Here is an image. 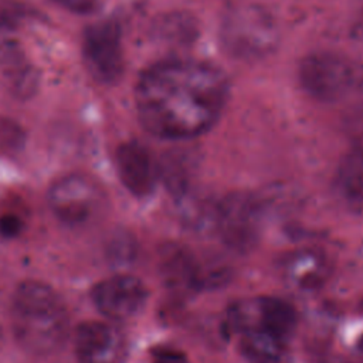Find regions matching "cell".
<instances>
[{
    "mask_svg": "<svg viewBox=\"0 0 363 363\" xmlns=\"http://www.w3.org/2000/svg\"><path fill=\"white\" fill-rule=\"evenodd\" d=\"M228 98V81L216 65L184 58L147 68L136 85L140 123L163 139H189L208 130Z\"/></svg>",
    "mask_w": 363,
    "mask_h": 363,
    "instance_id": "6da1fadb",
    "label": "cell"
},
{
    "mask_svg": "<svg viewBox=\"0 0 363 363\" xmlns=\"http://www.w3.org/2000/svg\"><path fill=\"white\" fill-rule=\"evenodd\" d=\"M13 328L17 340L28 352H54L67 336V308L48 285L26 281L13 296Z\"/></svg>",
    "mask_w": 363,
    "mask_h": 363,
    "instance_id": "7a4b0ae2",
    "label": "cell"
},
{
    "mask_svg": "<svg viewBox=\"0 0 363 363\" xmlns=\"http://www.w3.org/2000/svg\"><path fill=\"white\" fill-rule=\"evenodd\" d=\"M220 41L225 52L237 60L265 58L279 43L278 21L259 4H237L221 20Z\"/></svg>",
    "mask_w": 363,
    "mask_h": 363,
    "instance_id": "3957f363",
    "label": "cell"
},
{
    "mask_svg": "<svg viewBox=\"0 0 363 363\" xmlns=\"http://www.w3.org/2000/svg\"><path fill=\"white\" fill-rule=\"evenodd\" d=\"M298 75L303 91L322 102H333L346 96L359 81L354 65L346 57L329 51L305 57L299 64Z\"/></svg>",
    "mask_w": 363,
    "mask_h": 363,
    "instance_id": "277c9868",
    "label": "cell"
},
{
    "mask_svg": "<svg viewBox=\"0 0 363 363\" xmlns=\"http://www.w3.org/2000/svg\"><path fill=\"white\" fill-rule=\"evenodd\" d=\"M261 204L248 193H230L214 211V224L223 242L237 251H250L259 235Z\"/></svg>",
    "mask_w": 363,
    "mask_h": 363,
    "instance_id": "5b68a950",
    "label": "cell"
},
{
    "mask_svg": "<svg viewBox=\"0 0 363 363\" xmlns=\"http://www.w3.org/2000/svg\"><path fill=\"white\" fill-rule=\"evenodd\" d=\"M84 58L91 74L102 82H115L123 72L121 28L112 20L96 21L84 33Z\"/></svg>",
    "mask_w": 363,
    "mask_h": 363,
    "instance_id": "8992f818",
    "label": "cell"
},
{
    "mask_svg": "<svg viewBox=\"0 0 363 363\" xmlns=\"http://www.w3.org/2000/svg\"><path fill=\"white\" fill-rule=\"evenodd\" d=\"M52 213L67 224L88 221L101 204V193L86 177L71 174L57 180L48 191Z\"/></svg>",
    "mask_w": 363,
    "mask_h": 363,
    "instance_id": "52a82bcc",
    "label": "cell"
},
{
    "mask_svg": "<svg viewBox=\"0 0 363 363\" xmlns=\"http://www.w3.org/2000/svg\"><path fill=\"white\" fill-rule=\"evenodd\" d=\"M146 298L145 285L130 275H115L101 281L92 289V301L98 311L115 320L135 316L143 308Z\"/></svg>",
    "mask_w": 363,
    "mask_h": 363,
    "instance_id": "ba28073f",
    "label": "cell"
},
{
    "mask_svg": "<svg viewBox=\"0 0 363 363\" xmlns=\"http://www.w3.org/2000/svg\"><path fill=\"white\" fill-rule=\"evenodd\" d=\"M74 349L81 363H119L125 342L113 325L92 320L77 328Z\"/></svg>",
    "mask_w": 363,
    "mask_h": 363,
    "instance_id": "9c48e42d",
    "label": "cell"
},
{
    "mask_svg": "<svg viewBox=\"0 0 363 363\" xmlns=\"http://www.w3.org/2000/svg\"><path fill=\"white\" fill-rule=\"evenodd\" d=\"M116 169L123 186L136 197L149 196L156 184L157 166L138 142H128L116 152Z\"/></svg>",
    "mask_w": 363,
    "mask_h": 363,
    "instance_id": "30bf717a",
    "label": "cell"
},
{
    "mask_svg": "<svg viewBox=\"0 0 363 363\" xmlns=\"http://www.w3.org/2000/svg\"><path fill=\"white\" fill-rule=\"evenodd\" d=\"M160 268L166 284L177 291L201 288L203 267L184 248L169 247L163 251Z\"/></svg>",
    "mask_w": 363,
    "mask_h": 363,
    "instance_id": "8fae6325",
    "label": "cell"
},
{
    "mask_svg": "<svg viewBox=\"0 0 363 363\" xmlns=\"http://www.w3.org/2000/svg\"><path fill=\"white\" fill-rule=\"evenodd\" d=\"M259 329L275 339L288 335L296 322V313L291 303L279 298H265L258 303Z\"/></svg>",
    "mask_w": 363,
    "mask_h": 363,
    "instance_id": "7c38bea8",
    "label": "cell"
},
{
    "mask_svg": "<svg viewBox=\"0 0 363 363\" xmlns=\"http://www.w3.org/2000/svg\"><path fill=\"white\" fill-rule=\"evenodd\" d=\"M21 11L11 4H0V64L11 67L21 61V48L17 38Z\"/></svg>",
    "mask_w": 363,
    "mask_h": 363,
    "instance_id": "4fadbf2b",
    "label": "cell"
},
{
    "mask_svg": "<svg viewBox=\"0 0 363 363\" xmlns=\"http://www.w3.org/2000/svg\"><path fill=\"white\" fill-rule=\"evenodd\" d=\"M337 183L349 199L363 201V142L342 160Z\"/></svg>",
    "mask_w": 363,
    "mask_h": 363,
    "instance_id": "5bb4252c",
    "label": "cell"
},
{
    "mask_svg": "<svg viewBox=\"0 0 363 363\" xmlns=\"http://www.w3.org/2000/svg\"><path fill=\"white\" fill-rule=\"evenodd\" d=\"M157 176L162 177L167 190L176 197L186 194L189 186V169L179 155L169 153L163 156L157 166Z\"/></svg>",
    "mask_w": 363,
    "mask_h": 363,
    "instance_id": "9a60e30c",
    "label": "cell"
},
{
    "mask_svg": "<svg viewBox=\"0 0 363 363\" xmlns=\"http://www.w3.org/2000/svg\"><path fill=\"white\" fill-rule=\"evenodd\" d=\"M40 77L34 67L20 61L9 67V86L10 91L20 99L33 96L38 88Z\"/></svg>",
    "mask_w": 363,
    "mask_h": 363,
    "instance_id": "2e32d148",
    "label": "cell"
},
{
    "mask_svg": "<svg viewBox=\"0 0 363 363\" xmlns=\"http://www.w3.org/2000/svg\"><path fill=\"white\" fill-rule=\"evenodd\" d=\"M135 241L128 234L113 238L109 245V257L115 264H129L135 258Z\"/></svg>",
    "mask_w": 363,
    "mask_h": 363,
    "instance_id": "e0dca14e",
    "label": "cell"
},
{
    "mask_svg": "<svg viewBox=\"0 0 363 363\" xmlns=\"http://www.w3.org/2000/svg\"><path fill=\"white\" fill-rule=\"evenodd\" d=\"M23 230V220L14 213H6L0 216V234L3 237L11 238L20 234Z\"/></svg>",
    "mask_w": 363,
    "mask_h": 363,
    "instance_id": "ac0fdd59",
    "label": "cell"
},
{
    "mask_svg": "<svg viewBox=\"0 0 363 363\" xmlns=\"http://www.w3.org/2000/svg\"><path fill=\"white\" fill-rule=\"evenodd\" d=\"M60 7L75 14H91L96 9L95 0H52Z\"/></svg>",
    "mask_w": 363,
    "mask_h": 363,
    "instance_id": "d6986e66",
    "label": "cell"
},
{
    "mask_svg": "<svg viewBox=\"0 0 363 363\" xmlns=\"http://www.w3.org/2000/svg\"><path fill=\"white\" fill-rule=\"evenodd\" d=\"M153 363H187V357L176 350H163L155 357Z\"/></svg>",
    "mask_w": 363,
    "mask_h": 363,
    "instance_id": "ffe728a7",
    "label": "cell"
},
{
    "mask_svg": "<svg viewBox=\"0 0 363 363\" xmlns=\"http://www.w3.org/2000/svg\"><path fill=\"white\" fill-rule=\"evenodd\" d=\"M354 3V13L359 27L363 30V0H353Z\"/></svg>",
    "mask_w": 363,
    "mask_h": 363,
    "instance_id": "44dd1931",
    "label": "cell"
},
{
    "mask_svg": "<svg viewBox=\"0 0 363 363\" xmlns=\"http://www.w3.org/2000/svg\"><path fill=\"white\" fill-rule=\"evenodd\" d=\"M356 89H357V94L362 96L363 99V78H359L357 81V85H356Z\"/></svg>",
    "mask_w": 363,
    "mask_h": 363,
    "instance_id": "7402d4cb",
    "label": "cell"
},
{
    "mask_svg": "<svg viewBox=\"0 0 363 363\" xmlns=\"http://www.w3.org/2000/svg\"><path fill=\"white\" fill-rule=\"evenodd\" d=\"M356 346H357V349L363 353V333L359 336V339H357V342H356Z\"/></svg>",
    "mask_w": 363,
    "mask_h": 363,
    "instance_id": "603a6c76",
    "label": "cell"
},
{
    "mask_svg": "<svg viewBox=\"0 0 363 363\" xmlns=\"http://www.w3.org/2000/svg\"><path fill=\"white\" fill-rule=\"evenodd\" d=\"M1 339H3V330H1V326H0V343H1Z\"/></svg>",
    "mask_w": 363,
    "mask_h": 363,
    "instance_id": "cb8c5ba5",
    "label": "cell"
},
{
    "mask_svg": "<svg viewBox=\"0 0 363 363\" xmlns=\"http://www.w3.org/2000/svg\"><path fill=\"white\" fill-rule=\"evenodd\" d=\"M359 308H360V311H363V299L360 301V305H359Z\"/></svg>",
    "mask_w": 363,
    "mask_h": 363,
    "instance_id": "d4e9b609",
    "label": "cell"
}]
</instances>
